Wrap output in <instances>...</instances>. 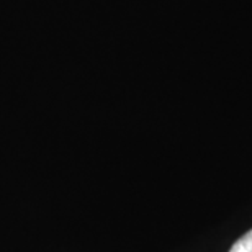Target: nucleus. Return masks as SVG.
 <instances>
[{
	"mask_svg": "<svg viewBox=\"0 0 252 252\" xmlns=\"http://www.w3.org/2000/svg\"><path fill=\"white\" fill-rule=\"evenodd\" d=\"M229 252H252V229L236 241Z\"/></svg>",
	"mask_w": 252,
	"mask_h": 252,
	"instance_id": "obj_1",
	"label": "nucleus"
}]
</instances>
